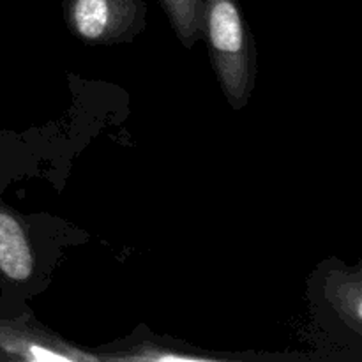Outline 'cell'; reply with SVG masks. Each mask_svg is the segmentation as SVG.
Returning a JSON list of instances; mask_svg holds the SVG:
<instances>
[{
  "label": "cell",
  "instance_id": "cell-1",
  "mask_svg": "<svg viewBox=\"0 0 362 362\" xmlns=\"http://www.w3.org/2000/svg\"><path fill=\"white\" fill-rule=\"evenodd\" d=\"M200 37L205 39L223 94L243 110L255 85V41L239 0H202Z\"/></svg>",
  "mask_w": 362,
  "mask_h": 362
},
{
  "label": "cell",
  "instance_id": "cell-2",
  "mask_svg": "<svg viewBox=\"0 0 362 362\" xmlns=\"http://www.w3.org/2000/svg\"><path fill=\"white\" fill-rule=\"evenodd\" d=\"M144 14V0H64L67 27L88 45L127 39L141 27Z\"/></svg>",
  "mask_w": 362,
  "mask_h": 362
},
{
  "label": "cell",
  "instance_id": "cell-3",
  "mask_svg": "<svg viewBox=\"0 0 362 362\" xmlns=\"http://www.w3.org/2000/svg\"><path fill=\"white\" fill-rule=\"evenodd\" d=\"M35 269L34 250L27 228L16 212L0 204V281L21 285Z\"/></svg>",
  "mask_w": 362,
  "mask_h": 362
},
{
  "label": "cell",
  "instance_id": "cell-4",
  "mask_svg": "<svg viewBox=\"0 0 362 362\" xmlns=\"http://www.w3.org/2000/svg\"><path fill=\"white\" fill-rule=\"evenodd\" d=\"M325 297L341 320L359 334L362 331V276L356 272H331L325 283Z\"/></svg>",
  "mask_w": 362,
  "mask_h": 362
},
{
  "label": "cell",
  "instance_id": "cell-5",
  "mask_svg": "<svg viewBox=\"0 0 362 362\" xmlns=\"http://www.w3.org/2000/svg\"><path fill=\"white\" fill-rule=\"evenodd\" d=\"M177 37L186 48H191L200 39L202 0H159Z\"/></svg>",
  "mask_w": 362,
  "mask_h": 362
},
{
  "label": "cell",
  "instance_id": "cell-6",
  "mask_svg": "<svg viewBox=\"0 0 362 362\" xmlns=\"http://www.w3.org/2000/svg\"><path fill=\"white\" fill-rule=\"evenodd\" d=\"M113 359L122 361H151V362H200V361H216L211 356H198V354L179 352L173 349H163L158 345H138L129 354H120Z\"/></svg>",
  "mask_w": 362,
  "mask_h": 362
}]
</instances>
